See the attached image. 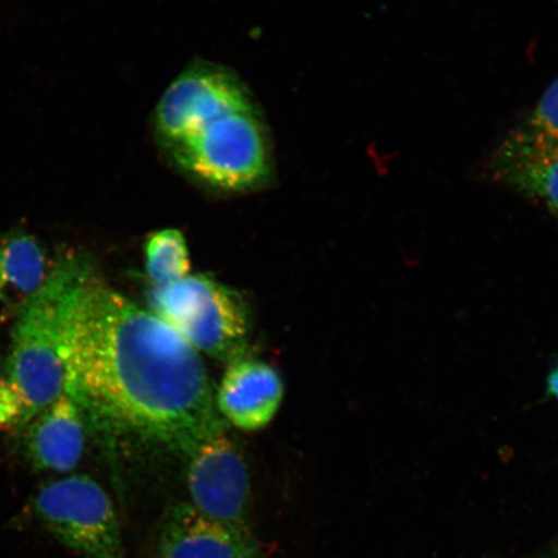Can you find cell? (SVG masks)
Returning <instances> with one entry per match:
<instances>
[{
    "label": "cell",
    "mask_w": 558,
    "mask_h": 558,
    "mask_svg": "<svg viewBox=\"0 0 558 558\" xmlns=\"http://www.w3.org/2000/svg\"><path fill=\"white\" fill-rule=\"evenodd\" d=\"M65 392L88 427L181 452L225 427L195 349L89 271L65 332Z\"/></svg>",
    "instance_id": "1"
},
{
    "label": "cell",
    "mask_w": 558,
    "mask_h": 558,
    "mask_svg": "<svg viewBox=\"0 0 558 558\" xmlns=\"http://www.w3.org/2000/svg\"><path fill=\"white\" fill-rule=\"evenodd\" d=\"M151 129L167 165L202 190L255 192L275 177L267 122L246 83L225 65L191 62L160 97Z\"/></svg>",
    "instance_id": "2"
},
{
    "label": "cell",
    "mask_w": 558,
    "mask_h": 558,
    "mask_svg": "<svg viewBox=\"0 0 558 558\" xmlns=\"http://www.w3.org/2000/svg\"><path fill=\"white\" fill-rule=\"evenodd\" d=\"M90 265L64 255L20 306L9 354L0 368V430L19 434L65 390V332L70 308Z\"/></svg>",
    "instance_id": "3"
},
{
    "label": "cell",
    "mask_w": 558,
    "mask_h": 558,
    "mask_svg": "<svg viewBox=\"0 0 558 558\" xmlns=\"http://www.w3.org/2000/svg\"><path fill=\"white\" fill-rule=\"evenodd\" d=\"M148 299L149 311L195 351L228 362L244 355L247 311L227 286L190 275L170 284H151Z\"/></svg>",
    "instance_id": "4"
},
{
    "label": "cell",
    "mask_w": 558,
    "mask_h": 558,
    "mask_svg": "<svg viewBox=\"0 0 558 558\" xmlns=\"http://www.w3.org/2000/svg\"><path fill=\"white\" fill-rule=\"evenodd\" d=\"M33 509L47 532L82 558H125L113 501L95 480L50 481L35 493Z\"/></svg>",
    "instance_id": "5"
},
{
    "label": "cell",
    "mask_w": 558,
    "mask_h": 558,
    "mask_svg": "<svg viewBox=\"0 0 558 558\" xmlns=\"http://www.w3.org/2000/svg\"><path fill=\"white\" fill-rule=\"evenodd\" d=\"M186 457L191 504L229 525L248 527L251 485L247 464L226 425L199 439Z\"/></svg>",
    "instance_id": "6"
},
{
    "label": "cell",
    "mask_w": 558,
    "mask_h": 558,
    "mask_svg": "<svg viewBox=\"0 0 558 558\" xmlns=\"http://www.w3.org/2000/svg\"><path fill=\"white\" fill-rule=\"evenodd\" d=\"M158 558H259L248 527L208 518L191 501H174L160 519Z\"/></svg>",
    "instance_id": "7"
},
{
    "label": "cell",
    "mask_w": 558,
    "mask_h": 558,
    "mask_svg": "<svg viewBox=\"0 0 558 558\" xmlns=\"http://www.w3.org/2000/svg\"><path fill=\"white\" fill-rule=\"evenodd\" d=\"M487 174L558 218V146L515 129L494 150Z\"/></svg>",
    "instance_id": "8"
},
{
    "label": "cell",
    "mask_w": 558,
    "mask_h": 558,
    "mask_svg": "<svg viewBox=\"0 0 558 558\" xmlns=\"http://www.w3.org/2000/svg\"><path fill=\"white\" fill-rule=\"evenodd\" d=\"M281 375L267 362L242 357L229 362L215 396L216 408L242 430H260L274 421L283 400Z\"/></svg>",
    "instance_id": "9"
},
{
    "label": "cell",
    "mask_w": 558,
    "mask_h": 558,
    "mask_svg": "<svg viewBox=\"0 0 558 558\" xmlns=\"http://www.w3.org/2000/svg\"><path fill=\"white\" fill-rule=\"evenodd\" d=\"M87 423L78 404L65 390L19 432L24 453L33 469L68 473L81 462L86 446Z\"/></svg>",
    "instance_id": "10"
},
{
    "label": "cell",
    "mask_w": 558,
    "mask_h": 558,
    "mask_svg": "<svg viewBox=\"0 0 558 558\" xmlns=\"http://www.w3.org/2000/svg\"><path fill=\"white\" fill-rule=\"evenodd\" d=\"M52 265L46 250L24 230L0 235V311L16 305L17 311L46 281Z\"/></svg>",
    "instance_id": "11"
},
{
    "label": "cell",
    "mask_w": 558,
    "mask_h": 558,
    "mask_svg": "<svg viewBox=\"0 0 558 558\" xmlns=\"http://www.w3.org/2000/svg\"><path fill=\"white\" fill-rule=\"evenodd\" d=\"M190 248L179 229L151 233L145 242V270L153 286H166L190 276Z\"/></svg>",
    "instance_id": "12"
},
{
    "label": "cell",
    "mask_w": 558,
    "mask_h": 558,
    "mask_svg": "<svg viewBox=\"0 0 558 558\" xmlns=\"http://www.w3.org/2000/svg\"><path fill=\"white\" fill-rule=\"evenodd\" d=\"M521 128L529 134L558 146V76L544 90L538 104Z\"/></svg>",
    "instance_id": "13"
},
{
    "label": "cell",
    "mask_w": 558,
    "mask_h": 558,
    "mask_svg": "<svg viewBox=\"0 0 558 558\" xmlns=\"http://www.w3.org/2000/svg\"><path fill=\"white\" fill-rule=\"evenodd\" d=\"M548 392L558 401V361L548 375Z\"/></svg>",
    "instance_id": "14"
},
{
    "label": "cell",
    "mask_w": 558,
    "mask_h": 558,
    "mask_svg": "<svg viewBox=\"0 0 558 558\" xmlns=\"http://www.w3.org/2000/svg\"><path fill=\"white\" fill-rule=\"evenodd\" d=\"M542 558H558V538L553 544H550Z\"/></svg>",
    "instance_id": "15"
}]
</instances>
